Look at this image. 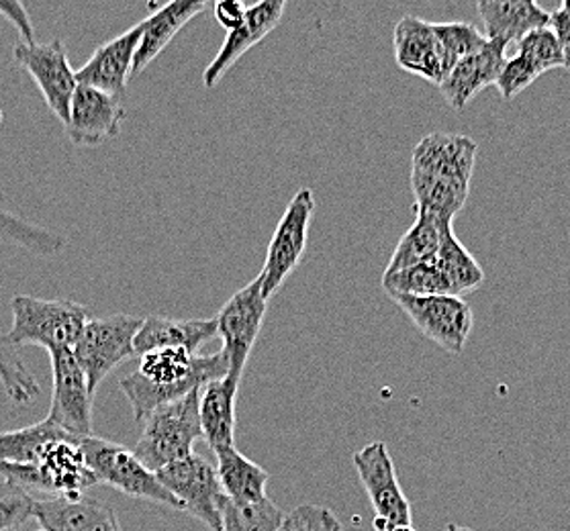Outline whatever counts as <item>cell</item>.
Returning <instances> with one entry per match:
<instances>
[{"label": "cell", "instance_id": "d6a6232c", "mask_svg": "<svg viewBox=\"0 0 570 531\" xmlns=\"http://www.w3.org/2000/svg\"><path fill=\"white\" fill-rule=\"evenodd\" d=\"M515 53L530 63L540 76L550 72V70H557V68H564L562 51L558 48L557 38L548 26L538 27L530 33H525L518 41Z\"/></svg>", "mask_w": 570, "mask_h": 531}, {"label": "cell", "instance_id": "4dcf8cb0", "mask_svg": "<svg viewBox=\"0 0 570 531\" xmlns=\"http://www.w3.org/2000/svg\"><path fill=\"white\" fill-rule=\"evenodd\" d=\"M283 521L285 513L268 496L258 503L225 499L222 509V531H283Z\"/></svg>", "mask_w": 570, "mask_h": 531}, {"label": "cell", "instance_id": "d4e9b609", "mask_svg": "<svg viewBox=\"0 0 570 531\" xmlns=\"http://www.w3.org/2000/svg\"><path fill=\"white\" fill-rule=\"evenodd\" d=\"M0 242L38 258H58L68 247V237L31 222L0 193Z\"/></svg>", "mask_w": 570, "mask_h": 531}, {"label": "cell", "instance_id": "277c9868", "mask_svg": "<svg viewBox=\"0 0 570 531\" xmlns=\"http://www.w3.org/2000/svg\"><path fill=\"white\" fill-rule=\"evenodd\" d=\"M200 389L154 409L144 420V432L136 444V456L149 470H158L190 456L203 437L199 417Z\"/></svg>", "mask_w": 570, "mask_h": 531}, {"label": "cell", "instance_id": "74e56055", "mask_svg": "<svg viewBox=\"0 0 570 531\" xmlns=\"http://www.w3.org/2000/svg\"><path fill=\"white\" fill-rule=\"evenodd\" d=\"M213 11H215L217 23L227 31H232L244 21L248 4L244 0H215Z\"/></svg>", "mask_w": 570, "mask_h": 531}, {"label": "cell", "instance_id": "8fae6325", "mask_svg": "<svg viewBox=\"0 0 570 531\" xmlns=\"http://www.w3.org/2000/svg\"><path fill=\"white\" fill-rule=\"evenodd\" d=\"M13 60L36 80L53 117L66 125L78 82L62 39H51L46 43L19 41L13 48Z\"/></svg>", "mask_w": 570, "mask_h": 531}, {"label": "cell", "instance_id": "cb8c5ba5", "mask_svg": "<svg viewBox=\"0 0 570 531\" xmlns=\"http://www.w3.org/2000/svg\"><path fill=\"white\" fill-rule=\"evenodd\" d=\"M476 9L483 19L484 36L505 43H518L525 33L548 26L550 19L535 0H476Z\"/></svg>", "mask_w": 570, "mask_h": 531}, {"label": "cell", "instance_id": "9a60e30c", "mask_svg": "<svg viewBox=\"0 0 570 531\" xmlns=\"http://www.w3.org/2000/svg\"><path fill=\"white\" fill-rule=\"evenodd\" d=\"M286 0H258L248 7L244 21L227 31L222 50L213 58V62L203 72L205 88H215L237 62L248 53L262 39L268 38L281 23L285 14Z\"/></svg>", "mask_w": 570, "mask_h": 531}, {"label": "cell", "instance_id": "8992f818", "mask_svg": "<svg viewBox=\"0 0 570 531\" xmlns=\"http://www.w3.org/2000/svg\"><path fill=\"white\" fill-rule=\"evenodd\" d=\"M141 323L144 317L127 313L88 319L72 352L87 376L88 389L92 395H97L102 381L119 364L136 356L134 344Z\"/></svg>", "mask_w": 570, "mask_h": 531}, {"label": "cell", "instance_id": "ee69618b", "mask_svg": "<svg viewBox=\"0 0 570 531\" xmlns=\"http://www.w3.org/2000/svg\"><path fill=\"white\" fill-rule=\"evenodd\" d=\"M36 531H46V530H36Z\"/></svg>", "mask_w": 570, "mask_h": 531}, {"label": "cell", "instance_id": "f1b7e54d", "mask_svg": "<svg viewBox=\"0 0 570 531\" xmlns=\"http://www.w3.org/2000/svg\"><path fill=\"white\" fill-rule=\"evenodd\" d=\"M63 437H75L56 425L53 421L46 420L33 423L29 427H21L14 432L0 433V462L13 464H38L43 450ZM76 440V437H75Z\"/></svg>", "mask_w": 570, "mask_h": 531}, {"label": "cell", "instance_id": "52a82bcc", "mask_svg": "<svg viewBox=\"0 0 570 531\" xmlns=\"http://www.w3.org/2000/svg\"><path fill=\"white\" fill-rule=\"evenodd\" d=\"M317 200L311 188H298L288 200L281 222L274 229L273 239L266 249V262L262 266V295L271 298L285 285L286 278L297 271L307 249L311 219Z\"/></svg>", "mask_w": 570, "mask_h": 531}, {"label": "cell", "instance_id": "484cf974", "mask_svg": "<svg viewBox=\"0 0 570 531\" xmlns=\"http://www.w3.org/2000/svg\"><path fill=\"white\" fill-rule=\"evenodd\" d=\"M217 474L225 496L234 503H258L266 499L271 474L244 456L236 445L215 452Z\"/></svg>", "mask_w": 570, "mask_h": 531}, {"label": "cell", "instance_id": "3957f363", "mask_svg": "<svg viewBox=\"0 0 570 531\" xmlns=\"http://www.w3.org/2000/svg\"><path fill=\"white\" fill-rule=\"evenodd\" d=\"M11 330L2 335L9 346H39L48 352L72 350L90 319V307L70 298H11Z\"/></svg>", "mask_w": 570, "mask_h": 531}, {"label": "cell", "instance_id": "8d00e7d4", "mask_svg": "<svg viewBox=\"0 0 570 531\" xmlns=\"http://www.w3.org/2000/svg\"><path fill=\"white\" fill-rule=\"evenodd\" d=\"M0 17L17 29V33L21 36L23 41H27V43L36 41L33 19L27 11L23 0H0Z\"/></svg>", "mask_w": 570, "mask_h": 531}, {"label": "cell", "instance_id": "9c48e42d", "mask_svg": "<svg viewBox=\"0 0 570 531\" xmlns=\"http://www.w3.org/2000/svg\"><path fill=\"white\" fill-rule=\"evenodd\" d=\"M161 484L183 501L185 513L199 519L209 531H222L225 496L217 469L209 460L190 454L156 472Z\"/></svg>", "mask_w": 570, "mask_h": 531}, {"label": "cell", "instance_id": "60d3db41", "mask_svg": "<svg viewBox=\"0 0 570 531\" xmlns=\"http://www.w3.org/2000/svg\"><path fill=\"white\" fill-rule=\"evenodd\" d=\"M560 11L562 13H567L570 17V0H562V4H560Z\"/></svg>", "mask_w": 570, "mask_h": 531}, {"label": "cell", "instance_id": "6da1fadb", "mask_svg": "<svg viewBox=\"0 0 570 531\" xmlns=\"http://www.w3.org/2000/svg\"><path fill=\"white\" fill-rule=\"evenodd\" d=\"M479 146L471 137L435 131L420 139L411 158V190L417 210L452 223L471 195Z\"/></svg>", "mask_w": 570, "mask_h": 531}, {"label": "cell", "instance_id": "2e32d148", "mask_svg": "<svg viewBox=\"0 0 570 531\" xmlns=\"http://www.w3.org/2000/svg\"><path fill=\"white\" fill-rule=\"evenodd\" d=\"M144 27L146 23L139 21L121 36L99 46L92 51L88 62L80 70H76V82L124 97L129 76H134L131 70H134L139 41L144 36Z\"/></svg>", "mask_w": 570, "mask_h": 531}, {"label": "cell", "instance_id": "1f68e13d", "mask_svg": "<svg viewBox=\"0 0 570 531\" xmlns=\"http://www.w3.org/2000/svg\"><path fill=\"white\" fill-rule=\"evenodd\" d=\"M434 31L442 53L444 78L462 58L483 50L489 41V38L471 23H434Z\"/></svg>", "mask_w": 570, "mask_h": 531}, {"label": "cell", "instance_id": "7c38bea8", "mask_svg": "<svg viewBox=\"0 0 570 531\" xmlns=\"http://www.w3.org/2000/svg\"><path fill=\"white\" fill-rule=\"evenodd\" d=\"M420 334L450 354H462L474 325L471 305L454 295L391 297Z\"/></svg>", "mask_w": 570, "mask_h": 531}, {"label": "cell", "instance_id": "ac0fdd59", "mask_svg": "<svg viewBox=\"0 0 570 531\" xmlns=\"http://www.w3.org/2000/svg\"><path fill=\"white\" fill-rule=\"evenodd\" d=\"M508 46L509 43L501 39H489L483 50L462 58L448 72L438 88L452 109L462 111L481 90L495 85L503 66L508 62Z\"/></svg>", "mask_w": 570, "mask_h": 531}, {"label": "cell", "instance_id": "b9f144b4", "mask_svg": "<svg viewBox=\"0 0 570 531\" xmlns=\"http://www.w3.org/2000/svg\"><path fill=\"white\" fill-rule=\"evenodd\" d=\"M448 531H472V530H469V528H460V525H456V523H450V525H448Z\"/></svg>", "mask_w": 570, "mask_h": 531}, {"label": "cell", "instance_id": "4316f807", "mask_svg": "<svg viewBox=\"0 0 570 531\" xmlns=\"http://www.w3.org/2000/svg\"><path fill=\"white\" fill-rule=\"evenodd\" d=\"M446 225L452 223L440 222L434 215L417 210V219L399 239L397 247L386 264L385 274L397 273L423 262H434Z\"/></svg>", "mask_w": 570, "mask_h": 531}, {"label": "cell", "instance_id": "ba28073f", "mask_svg": "<svg viewBox=\"0 0 570 531\" xmlns=\"http://www.w3.org/2000/svg\"><path fill=\"white\" fill-rule=\"evenodd\" d=\"M352 464L376 513L374 528L391 531L401 525H411L410 501L401 489L397 469L385 442L364 445L352 456Z\"/></svg>", "mask_w": 570, "mask_h": 531}, {"label": "cell", "instance_id": "d590c367", "mask_svg": "<svg viewBox=\"0 0 570 531\" xmlns=\"http://www.w3.org/2000/svg\"><path fill=\"white\" fill-rule=\"evenodd\" d=\"M538 78L540 75L533 70L532 66L515 53L513 58H508L501 75L497 78L495 87L499 88L503 99L511 100L533 85Z\"/></svg>", "mask_w": 570, "mask_h": 531}, {"label": "cell", "instance_id": "7402d4cb", "mask_svg": "<svg viewBox=\"0 0 570 531\" xmlns=\"http://www.w3.org/2000/svg\"><path fill=\"white\" fill-rule=\"evenodd\" d=\"M239 378L227 376L200 389L199 417L203 440L215 452L236 445V403Z\"/></svg>", "mask_w": 570, "mask_h": 531}, {"label": "cell", "instance_id": "e575fe53", "mask_svg": "<svg viewBox=\"0 0 570 531\" xmlns=\"http://www.w3.org/2000/svg\"><path fill=\"white\" fill-rule=\"evenodd\" d=\"M283 531H344V525L330 507L309 503L285 513Z\"/></svg>", "mask_w": 570, "mask_h": 531}, {"label": "cell", "instance_id": "5b68a950", "mask_svg": "<svg viewBox=\"0 0 570 531\" xmlns=\"http://www.w3.org/2000/svg\"><path fill=\"white\" fill-rule=\"evenodd\" d=\"M80 450L85 454L88 469L97 476V481L102 484H109L117 489L119 493L134 496V499H144L158 505L176 509L185 513V505L180 499H176L164 484H161L158 474L149 470L134 450H127L125 445L115 444L109 440H102L97 435L82 437Z\"/></svg>", "mask_w": 570, "mask_h": 531}, {"label": "cell", "instance_id": "f35d334b", "mask_svg": "<svg viewBox=\"0 0 570 531\" xmlns=\"http://www.w3.org/2000/svg\"><path fill=\"white\" fill-rule=\"evenodd\" d=\"M548 27L552 29L554 38L558 41V48L562 51V60H564V68L570 72V17L562 13L560 9L550 13L548 19Z\"/></svg>", "mask_w": 570, "mask_h": 531}, {"label": "cell", "instance_id": "44dd1931", "mask_svg": "<svg viewBox=\"0 0 570 531\" xmlns=\"http://www.w3.org/2000/svg\"><path fill=\"white\" fill-rule=\"evenodd\" d=\"M213 0H168L144 19V36L137 48L131 75H141L195 17L207 11Z\"/></svg>", "mask_w": 570, "mask_h": 531}, {"label": "cell", "instance_id": "7bdbcfd3", "mask_svg": "<svg viewBox=\"0 0 570 531\" xmlns=\"http://www.w3.org/2000/svg\"><path fill=\"white\" fill-rule=\"evenodd\" d=\"M391 531H415L413 530V525H401V528H395V530Z\"/></svg>", "mask_w": 570, "mask_h": 531}, {"label": "cell", "instance_id": "ffe728a7", "mask_svg": "<svg viewBox=\"0 0 570 531\" xmlns=\"http://www.w3.org/2000/svg\"><path fill=\"white\" fill-rule=\"evenodd\" d=\"M393 48L401 70L440 87L444 80V66L434 23H428L420 17H403L395 27Z\"/></svg>", "mask_w": 570, "mask_h": 531}, {"label": "cell", "instance_id": "e0dca14e", "mask_svg": "<svg viewBox=\"0 0 570 531\" xmlns=\"http://www.w3.org/2000/svg\"><path fill=\"white\" fill-rule=\"evenodd\" d=\"M80 440L63 437L51 442L38 460L36 476L38 484L36 491L41 493L63 494V496H78L85 494L90 486L99 484L92 470L88 469L85 454L80 450Z\"/></svg>", "mask_w": 570, "mask_h": 531}, {"label": "cell", "instance_id": "603a6c76", "mask_svg": "<svg viewBox=\"0 0 570 531\" xmlns=\"http://www.w3.org/2000/svg\"><path fill=\"white\" fill-rule=\"evenodd\" d=\"M217 337V322L213 319H173L151 315L144 317V323L136 335V356L151 350L180 347L190 354H199L200 347Z\"/></svg>", "mask_w": 570, "mask_h": 531}, {"label": "cell", "instance_id": "d6986e66", "mask_svg": "<svg viewBox=\"0 0 570 531\" xmlns=\"http://www.w3.org/2000/svg\"><path fill=\"white\" fill-rule=\"evenodd\" d=\"M33 519L46 531H124L112 507L85 494L33 499Z\"/></svg>", "mask_w": 570, "mask_h": 531}, {"label": "cell", "instance_id": "ab89813d", "mask_svg": "<svg viewBox=\"0 0 570 531\" xmlns=\"http://www.w3.org/2000/svg\"><path fill=\"white\" fill-rule=\"evenodd\" d=\"M17 366H19V352L13 346H9L0 334V376L13 374Z\"/></svg>", "mask_w": 570, "mask_h": 531}, {"label": "cell", "instance_id": "f546056e", "mask_svg": "<svg viewBox=\"0 0 570 531\" xmlns=\"http://www.w3.org/2000/svg\"><path fill=\"white\" fill-rule=\"evenodd\" d=\"M383 288L389 297H434V295H454L448 283L446 274L440 271L435 262H423L397 273L383 274ZM456 297V295H454Z\"/></svg>", "mask_w": 570, "mask_h": 531}, {"label": "cell", "instance_id": "4fadbf2b", "mask_svg": "<svg viewBox=\"0 0 570 531\" xmlns=\"http://www.w3.org/2000/svg\"><path fill=\"white\" fill-rule=\"evenodd\" d=\"M51 360V405L48 420L82 440L92 435V401L87 376L72 350H53Z\"/></svg>", "mask_w": 570, "mask_h": 531}, {"label": "cell", "instance_id": "5bb4252c", "mask_svg": "<svg viewBox=\"0 0 570 531\" xmlns=\"http://www.w3.org/2000/svg\"><path fill=\"white\" fill-rule=\"evenodd\" d=\"M125 117L124 97L78 85L63 129L76 148H99L121 134Z\"/></svg>", "mask_w": 570, "mask_h": 531}, {"label": "cell", "instance_id": "836d02e7", "mask_svg": "<svg viewBox=\"0 0 570 531\" xmlns=\"http://www.w3.org/2000/svg\"><path fill=\"white\" fill-rule=\"evenodd\" d=\"M33 519V496L14 482L0 481V531L19 530Z\"/></svg>", "mask_w": 570, "mask_h": 531}, {"label": "cell", "instance_id": "30bf717a", "mask_svg": "<svg viewBox=\"0 0 570 531\" xmlns=\"http://www.w3.org/2000/svg\"><path fill=\"white\" fill-rule=\"evenodd\" d=\"M266 311L268 298L262 295V278L258 274L252 283L239 288L215 317L217 335L224 340L222 352L227 358V376L242 381L252 347L261 335Z\"/></svg>", "mask_w": 570, "mask_h": 531}, {"label": "cell", "instance_id": "7a4b0ae2", "mask_svg": "<svg viewBox=\"0 0 570 531\" xmlns=\"http://www.w3.org/2000/svg\"><path fill=\"white\" fill-rule=\"evenodd\" d=\"M225 374L224 352L200 356L180 347H164L141 354L137 371L124 376L119 386L134 409L137 423H144L154 409L224 378Z\"/></svg>", "mask_w": 570, "mask_h": 531}, {"label": "cell", "instance_id": "83f0119b", "mask_svg": "<svg viewBox=\"0 0 570 531\" xmlns=\"http://www.w3.org/2000/svg\"><path fill=\"white\" fill-rule=\"evenodd\" d=\"M435 264L446 274L448 283L456 297L474 293L484 283V271L471 252L460 244L454 234V225H446L442 232L440 249L435 254Z\"/></svg>", "mask_w": 570, "mask_h": 531}]
</instances>
